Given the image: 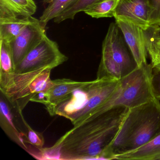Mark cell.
Returning a JSON list of instances; mask_svg holds the SVG:
<instances>
[{"label": "cell", "instance_id": "6da1fadb", "mask_svg": "<svg viewBox=\"0 0 160 160\" xmlns=\"http://www.w3.org/2000/svg\"><path fill=\"white\" fill-rule=\"evenodd\" d=\"M129 108L117 106L67 132L52 148L60 160L102 159L119 130Z\"/></svg>", "mask_w": 160, "mask_h": 160}, {"label": "cell", "instance_id": "7a4b0ae2", "mask_svg": "<svg viewBox=\"0 0 160 160\" xmlns=\"http://www.w3.org/2000/svg\"><path fill=\"white\" fill-rule=\"evenodd\" d=\"M156 98L128 109L114 140L102 159L136 149L160 133V102Z\"/></svg>", "mask_w": 160, "mask_h": 160}, {"label": "cell", "instance_id": "3957f363", "mask_svg": "<svg viewBox=\"0 0 160 160\" xmlns=\"http://www.w3.org/2000/svg\"><path fill=\"white\" fill-rule=\"evenodd\" d=\"M119 81L97 78L93 81H86L57 107L56 115L70 120L74 126L80 125L95 108L110 97Z\"/></svg>", "mask_w": 160, "mask_h": 160}, {"label": "cell", "instance_id": "277c9868", "mask_svg": "<svg viewBox=\"0 0 160 160\" xmlns=\"http://www.w3.org/2000/svg\"><path fill=\"white\" fill-rule=\"evenodd\" d=\"M152 71L151 63H147L138 67L122 78L110 97L95 108L80 124L94 118L112 108L121 106L130 109L155 98L151 84Z\"/></svg>", "mask_w": 160, "mask_h": 160}, {"label": "cell", "instance_id": "5b68a950", "mask_svg": "<svg viewBox=\"0 0 160 160\" xmlns=\"http://www.w3.org/2000/svg\"><path fill=\"white\" fill-rule=\"evenodd\" d=\"M138 67L116 23L109 25L103 42L97 78L119 80Z\"/></svg>", "mask_w": 160, "mask_h": 160}, {"label": "cell", "instance_id": "8992f818", "mask_svg": "<svg viewBox=\"0 0 160 160\" xmlns=\"http://www.w3.org/2000/svg\"><path fill=\"white\" fill-rule=\"evenodd\" d=\"M52 69L45 68L33 72L0 76V89L18 111H22L35 94L47 92L54 81L50 78Z\"/></svg>", "mask_w": 160, "mask_h": 160}, {"label": "cell", "instance_id": "52a82bcc", "mask_svg": "<svg viewBox=\"0 0 160 160\" xmlns=\"http://www.w3.org/2000/svg\"><path fill=\"white\" fill-rule=\"evenodd\" d=\"M68 59L61 52L58 43L46 35L15 66V72L22 73L45 68L53 69Z\"/></svg>", "mask_w": 160, "mask_h": 160}, {"label": "cell", "instance_id": "ba28073f", "mask_svg": "<svg viewBox=\"0 0 160 160\" xmlns=\"http://www.w3.org/2000/svg\"><path fill=\"white\" fill-rule=\"evenodd\" d=\"M46 35L45 28L40 20L32 17L29 24L10 42L15 66Z\"/></svg>", "mask_w": 160, "mask_h": 160}, {"label": "cell", "instance_id": "9c48e42d", "mask_svg": "<svg viewBox=\"0 0 160 160\" xmlns=\"http://www.w3.org/2000/svg\"><path fill=\"white\" fill-rule=\"evenodd\" d=\"M149 15L148 0H119L114 17L130 21L145 31L151 27Z\"/></svg>", "mask_w": 160, "mask_h": 160}, {"label": "cell", "instance_id": "30bf717a", "mask_svg": "<svg viewBox=\"0 0 160 160\" xmlns=\"http://www.w3.org/2000/svg\"><path fill=\"white\" fill-rule=\"evenodd\" d=\"M116 23L121 31L138 67L147 63L148 52L144 31L140 27L125 19L116 18Z\"/></svg>", "mask_w": 160, "mask_h": 160}, {"label": "cell", "instance_id": "8fae6325", "mask_svg": "<svg viewBox=\"0 0 160 160\" xmlns=\"http://www.w3.org/2000/svg\"><path fill=\"white\" fill-rule=\"evenodd\" d=\"M53 86L46 92L47 103L45 106L50 116L56 115L57 107L67 100L70 94L86 82L62 78L53 80Z\"/></svg>", "mask_w": 160, "mask_h": 160}, {"label": "cell", "instance_id": "7c38bea8", "mask_svg": "<svg viewBox=\"0 0 160 160\" xmlns=\"http://www.w3.org/2000/svg\"><path fill=\"white\" fill-rule=\"evenodd\" d=\"M36 10L33 0H0V18L32 16Z\"/></svg>", "mask_w": 160, "mask_h": 160}, {"label": "cell", "instance_id": "4fadbf2b", "mask_svg": "<svg viewBox=\"0 0 160 160\" xmlns=\"http://www.w3.org/2000/svg\"><path fill=\"white\" fill-rule=\"evenodd\" d=\"M114 159L160 160V133L136 149L117 155Z\"/></svg>", "mask_w": 160, "mask_h": 160}, {"label": "cell", "instance_id": "5bb4252c", "mask_svg": "<svg viewBox=\"0 0 160 160\" xmlns=\"http://www.w3.org/2000/svg\"><path fill=\"white\" fill-rule=\"evenodd\" d=\"M32 16L0 19V39L10 43L29 24Z\"/></svg>", "mask_w": 160, "mask_h": 160}, {"label": "cell", "instance_id": "9a60e30c", "mask_svg": "<svg viewBox=\"0 0 160 160\" xmlns=\"http://www.w3.org/2000/svg\"><path fill=\"white\" fill-rule=\"evenodd\" d=\"M159 27L151 26L144 31L147 52L151 59L152 69L160 70V37Z\"/></svg>", "mask_w": 160, "mask_h": 160}, {"label": "cell", "instance_id": "2e32d148", "mask_svg": "<svg viewBox=\"0 0 160 160\" xmlns=\"http://www.w3.org/2000/svg\"><path fill=\"white\" fill-rule=\"evenodd\" d=\"M75 0H43V3L47 5L40 17V22L46 28L48 23L55 19L62 12Z\"/></svg>", "mask_w": 160, "mask_h": 160}, {"label": "cell", "instance_id": "e0dca14e", "mask_svg": "<svg viewBox=\"0 0 160 160\" xmlns=\"http://www.w3.org/2000/svg\"><path fill=\"white\" fill-rule=\"evenodd\" d=\"M0 107L1 124L2 127L13 140L18 143L20 146L23 145V148H26L27 147L24 144L23 139L19 135V133L14 125L10 109L5 101L2 100V97H1V99Z\"/></svg>", "mask_w": 160, "mask_h": 160}, {"label": "cell", "instance_id": "ac0fdd59", "mask_svg": "<svg viewBox=\"0 0 160 160\" xmlns=\"http://www.w3.org/2000/svg\"><path fill=\"white\" fill-rule=\"evenodd\" d=\"M104 1L105 0H75L62 13L54 19V22L59 24L67 19H73L77 14L84 12L92 5Z\"/></svg>", "mask_w": 160, "mask_h": 160}, {"label": "cell", "instance_id": "d6986e66", "mask_svg": "<svg viewBox=\"0 0 160 160\" xmlns=\"http://www.w3.org/2000/svg\"><path fill=\"white\" fill-rule=\"evenodd\" d=\"M0 76H2L15 72V65L10 43L0 39Z\"/></svg>", "mask_w": 160, "mask_h": 160}, {"label": "cell", "instance_id": "ffe728a7", "mask_svg": "<svg viewBox=\"0 0 160 160\" xmlns=\"http://www.w3.org/2000/svg\"><path fill=\"white\" fill-rule=\"evenodd\" d=\"M119 0H105L92 5L84 12L93 18L114 17L115 9Z\"/></svg>", "mask_w": 160, "mask_h": 160}, {"label": "cell", "instance_id": "44dd1931", "mask_svg": "<svg viewBox=\"0 0 160 160\" xmlns=\"http://www.w3.org/2000/svg\"><path fill=\"white\" fill-rule=\"evenodd\" d=\"M150 7V26L160 27V0H148Z\"/></svg>", "mask_w": 160, "mask_h": 160}, {"label": "cell", "instance_id": "7402d4cb", "mask_svg": "<svg viewBox=\"0 0 160 160\" xmlns=\"http://www.w3.org/2000/svg\"><path fill=\"white\" fill-rule=\"evenodd\" d=\"M26 126L28 129V139L29 142L38 148L42 149L44 144V139L42 135L32 130L27 123H26Z\"/></svg>", "mask_w": 160, "mask_h": 160}, {"label": "cell", "instance_id": "603a6c76", "mask_svg": "<svg viewBox=\"0 0 160 160\" xmlns=\"http://www.w3.org/2000/svg\"><path fill=\"white\" fill-rule=\"evenodd\" d=\"M151 84L154 97L160 99V70L152 69Z\"/></svg>", "mask_w": 160, "mask_h": 160}, {"label": "cell", "instance_id": "cb8c5ba5", "mask_svg": "<svg viewBox=\"0 0 160 160\" xmlns=\"http://www.w3.org/2000/svg\"><path fill=\"white\" fill-rule=\"evenodd\" d=\"M159 36H160V27H159Z\"/></svg>", "mask_w": 160, "mask_h": 160}]
</instances>
